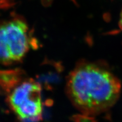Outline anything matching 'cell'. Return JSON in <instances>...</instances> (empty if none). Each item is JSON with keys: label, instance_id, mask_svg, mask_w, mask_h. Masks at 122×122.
<instances>
[{"label": "cell", "instance_id": "cell-2", "mask_svg": "<svg viewBox=\"0 0 122 122\" xmlns=\"http://www.w3.org/2000/svg\"><path fill=\"white\" fill-rule=\"evenodd\" d=\"M40 86L36 82H22L13 90L8 102L18 117L23 121H36L42 112Z\"/></svg>", "mask_w": 122, "mask_h": 122}, {"label": "cell", "instance_id": "cell-1", "mask_svg": "<svg viewBox=\"0 0 122 122\" xmlns=\"http://www.w3.org/2000/svg\"><path fill=\"white\" fill-rule=\"evenodd\" d=\"M68 96L72 104L86 116H94L108 110L119 98L121 85L112 72L97 65H78L68 78Z\"/></svg>", "mask_w": 122, "mask_h": 122}, {"label": "cell", "instance_id": "cell-5", "mask_svg": "<svg viewBox=\"0 0 122 122\" xmlns=\"http://www.w3.org/2000/svg\"><path fill=\"white\" fill-rule=\"evenodd\" d=\"M119 26L120 28L121 29V30H122V9L120 13V19H119Z\"/></svg>", "mask_w": 122, "mask_h": 122}, {"label": "cell", "instance_id": "cell-4", "mask_svg": "<svg viewBox=\"0 0 122 122\" xmlns=\"http://www.w3.org/2000/svg\"><path fill=\"white\" fill-rule=\"evenodd\" d=\"M0 62L6 65L13 63L5 40V30L3 22L0 24Z\"/></svg>", "mask_w": 122, "mask_h": 122}, {"label": "cell", "instance_id": "cell-3", "mask_svg": "<svg viewBox=\"0 0 122 122\" xmlns=\"http://www.w3.org/2000/svg\"><path fill=\"white\" fill-rule=\"evenodd\" d=\"M5 39L12 62L20 61L29 51V28L24 20L14 18L4 22Z\"/></svg>", "mask_w": 122, "mask_h": 122}]
</instances>
